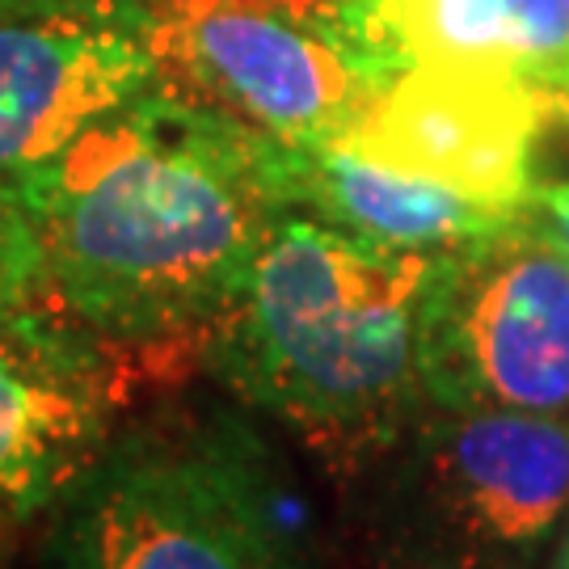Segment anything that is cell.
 Instances as JSON below:
<instances>
[{"label":"cell","instance_id":"obj_2","mask_svg":"<svg viewBox=\"0 0 569 569\" xmlns=\"http://www.w3.org/2000/svg\"><path fill=\"white\" fill-rule=\"evenodd\" d=\"M435 258L283 211L207 321V367L329 468L371 465L427 406L418 312Z\"/></svg>","mask_w":569,"mask_h":569},{"label":"cell","instance_id":"obj_6","mask_svg":"<svg viewBox=\"0 0 569 569\" xmlns=\"http://www.w3.org/2000/svg\"><path fill=\"white\" fill-rule=\"evenodd\" d=\"M430 409L569 413V253L519 216L439 253L418 312Z\"/></svg>","mask_w":569,"mask_h":569},{"label":"cell","instance_id":"obj_9","mask_svg":"<svg viewBox=\"0 0 569 569\" xmlns=\"http://www.w3.org/2000/svg\"><path fill=\"white\" fill-rule=\"evenodd\" d=\"M34 300L0 326V528L56 502L110 443L119 371Z\"/></svg>","mask_w":569,"mask_h":569},{"label":"cell","instance_id":"obj_10","mask_svg":"<svg viewBox=\"0 0 569 569\" xmlns=\"http://www.w3.org/2000/svg\"><path fill=\"white\" fill-rule=\"evenodd\" d=\"M274 173L287 211H305L355 241L401 253H448L507 228L519 216L422 178L380 169L333 143H279Z\"/></svg>","mask_w":569,"mask_h":569},{"label":"cell","instance_id":"obj_8","mask_svg":"<svg viewBox=\"0 0 569 569\" xmlns=\"http://www.w3.org/2000/svg\"><path fill=\"white\" fill-rule=\"evenodd\" d=\"M545 119V89L515 72L409 63L333 148L477 203L519 211Z\"/></svg>","mask_w":569,"mask_h":569},{"label":"cell","instance_id":"obj_4","mask_svg":"<svg viewBox=\"0 0 569 569\" xmlns=\"http://www.w3.org/2000/svg\"><path fill=\"white\" fill-rule=\"evenodd\" d=\"M157 84L270 140L342 143L409 68L380 0H143Z\"/></svg>","mask_w":569,"mask_h":569},{"label":"cell","instance_id":"obj_12","mask_svg":"<svg viewBox=\"0 0 569 569\" xmlns=\"http://www.w3.org/2000/svg\"><path fill=\"white\" fill-rule=\"evenodd\" d=\"M42 291V249L30 211L13 186H0V326L30 308Z\"/></svg>","mask_w":569,"mask_h":569},{"label":"cell","instance_id":"obj_14","mask_svg":"<svg viewBox=\"0 0 569 569\" xmlns=\"http://www.w3.org/2000/svg\"><path fill=\"white\" fill-rule=\"evenodd\" d=\"M545 98H549V119L569 122V81L557 84V89H545Z\"/></svg>","mask_w":569,"mask_h":569},{"label":"cell","instance_id":"obj_5","mask_svg":"<svg viewBox=\"0 0 569 569\" xmlns=\"http://www.w3.org/2000/svg\"><path fill=\"white\" fill-rule=\"evenodd\" d=\"M569 515V413L430 409L397 472V549L418 569H531Z\"/></svg>","mask_w":569,"mask_h":569},{"label":"cell","instance_id":"obj_15","mask_svg":"<svg viewBox=\"0 0 569 569\" xmlns=\"http://www.w3.org/2000/svg\"><path fill=\"white\" fill-rule=\"evenodd\" d=\"M552 569H569V515H566V531L557 540V557H552Z\"/></svg>","mask_w":569,"mask_h":569},{"label":"cell","instance_id":"obj_13","mask_svg":"<svg viewBox=\"0 0 569 569\" xmlns=\"http://www.w3.org/2000/svg\"><path fill=\"white\" fill-rule=\"evenodd\" d=\"M519 220L569 253V182H531L528 199L519 207Z\"/></svg>","mask_w":569,"mask_h":569},{"label":"cell","instance_id":"obj_1","mask_svg":"<svg viewBox=\"0 0 569 569\" xmlns=\"http://www.w3.org/2000/svg\"><path fill=\"white\" fill-rule=\"evenodd\" d=\"M279 140L148 89L30 169L39 300L114 342L203 333L287 211Z\"/></svg>","mask_w":569,"mask_h":569},{"label":"cell","instance_id":"obj_11","mask_svg":"<svg viewBox=\"0 0 569 569\" xmlns=\"http://www.w3.org/2000/svg\"><path fill=\"white\" fill-rule=\"evenodd\" d=\"M409 63H472L540 89L569 81V0H380Z\"/></svg>","mask_w":569,"mask_h":569},{"label":"cell","instance_id":"obj_7","mask_svg":"<svg viewBox=\"0 0 569 569\" xmlns=\"http://www.w3.org/2000/svg\"><path fill=\"white\" fill-rule=\"evenodd\" d=\"M157 89L143 0H0V186Z\"/></svg>","mask_w":569,"mask_h":569},{"label":"cell","instance_id":"obj_3","mask_svg":"<svg viewBox=\"0 0 569 569\" xmlns=\"http://www.w3.org/2000/svg\"><path fill=\"white\" fill-rule=\"evenodd\" d=\"M56 569H305L258 435L164 418L122 435L63 493Z\"/></svg>","mask_w":569,"mask_h":569}]
</instances>
